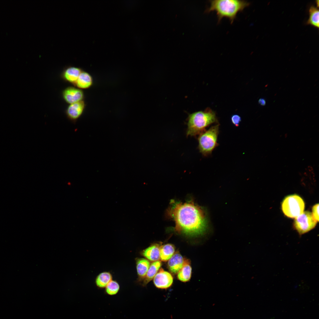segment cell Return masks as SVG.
I'll use <instances>...</instances> for the list:
<instances>
[{"label":"cell","mask_w":319,"mask_h":319,"mask_svg":"<svg viewBox=\"0 0 319 319\" xmlns=\"http://www.w3.org/2000/svg\"><path fill=\"white\" fill-rule=\"evenodd\" d=\"M167 213L175 222V231L179 234L195 236L205 230L206 222L204 212L191 201L185 203L172 201Z\"/></svg>","instance_id":"6da1fadb"},{"label":"cell","mask_w":319,"mask_h":319,"mask_svg":"<svg viewBox=\"0 0 319 319\" xmlns=\"http://www.w3.org/2000/svg\"><path fill=\"white\" fill-rule=\"evenodd\" d=\"M210 6L206 10L209 13L215 11L219 22L224 17L228 18L232 23L237 13L242 11L250 3L247 1L240 0H214L209 1Z\"/></svg>","instance_id":"7a4b0ae2"},{"label":"cell","mask_w":319,"mask_h":319,"mask_svg":"<svg viewBox=\"0 0 319 319\" xmlns=\"http://www.w3.org/2000/svg\"><path fill=\"white\" fill-rule=\"evenodd\" d=\"M187 121L186 134L191 136L200 135L207 127L218 122L215 112L209 108L189 114Z\"/></svg>","instance_id":"3957f363"},{"label":"cell","mask_w":319,"mask_h":319,"mask_svg":"<svg viewBox=\"0 0 319 319\" xmlns=\"http://www.w3.org/2000/svg\"><path fill=\"white\" fill-rule=\"evenodd\" d=\"M219 132V124H217L200 134L198 138V148L204 156L210 155L219 145L217 140Z\"/></svg>","instance_id":"277c9868"},{"label":"cell","mask_w":319,"mask_h":319,"mask_svg":"<svg viewBox=\"0 0 319 319\" xmlns=\"http://www.w3.org/2000/svg\"><path fill=\"white\" fill-rule=\"evenodd\" d=\"M281 208L284 213L287 217L295 218L303 212L305 204L300 196L296 194L292 195L284 199Z\"/></svg>","instance_id":"5b68a950"},{"label":"cell","mask_w":319,"mask_h":319,"mask_svg":"<svg viewBox=\"0 0 319 319\" xmlns=\"http://www.w3.org/2000/svg\"><path fill=\"white\" fill-rule=\"evenodd\" d=\"M317 222L312 213L305 211L295 218L294 225L298 233L302 235L314 228Z\"/></svg>","instance_id":"8992f818"},{"label":"cell","mask_w":319,"mask_h":319,"mask_svg":"<svg viewBox=\"0 0 319 319\" xmlns=\"http://www.w3.org/2000/svg\"><path fill=\"white\" fill-rule=\"evenodd\" d=\"M173 281V278L169 272L160 269L154 278L153 282L156 287L166 289L170 287Z\"/></svg>","instance_id":"52a82bcc"},{"label":"cell","mask_w":319,"mask_h":319,"mask_svg":"<svg viewBox=\"0 0 319 319\" xmlns=\"http://www.w3.org/2000/svg\"><path fill=\"white\" fill-rule=\"evenodd\" d=\"M62 94L64 100L69 104L82 101L84 98L83 91L73 87L66 88L63 90Z\"/></svg>","instance_id":"ba28073f"},{"label":"cell","mask_w":319,"mask_h":319,"mask_svg":"<svg viewBox=\"0 0 319 319\" xmlns=\"http://www.w3.org/2000/svg\"><path fill=\"white\" fill-rule=\"evenodd\" d=\"M85 106L82 100L69 104L65 111L67 118L72 122L75 123L82 113Z\"/></svg>","instance_id":"9c48e42d"},{"label":"cell","mask_w":319,"mask_h":319,"mask_svg":"<svg viewBox=\"0 0 319 319\" xmlns=\"http://www.w3.org/2000/svg\"><path fill=\"white\" fill-rule=\"evenodd\" d=\"M82 71L81 69L78 67L68 66L64 69L61 76L63 80L75 86Z\"/></svg>","instance_id":"30bf717a"},{"label":"cell","mask_w":319,"mask_h":319,"mask_svg":"<svg viewBox=\"0 0 319 319\" xmlns=\"http://www.w3.org/2000/svg\"><path fill=\"white\" fill-rule=\"evenodd\" d=\"M185 259L179 253H175L168 260V268L173 274H176L183 267Z\"/></svg>","instance_id":"8fae6325"},{"label":"cell","mask_w":319,"mask_h":319,"mask_svg":"<svg viewBox=\"0 0 319 319\" xmlns=\"http://www.w3.org/2000/svg\"><path fill=\"white\" fill-rule=\"evenodd\" d=\"M160 248L159 244H153L142 250L141 254L148 260L153 262L157 261L160 258Z\"/></svg>","instance_id":"7c38bea8"},{"label":"cell","mask_w":319,"mask_h":319,"mask_svg":"<svg viewBox=\"0 0 319 319\" xmlns=\"http://www.w3.org/2000/svg\"><path fill=\"white\" fill-rule=\"evenodd\" d=\"M136 268L139 281H142L145 276L150 265L148 260L144 258L136 259Z\"/></svg>","instance_id":"4fadbf2b"},{"label":"cell","mask_w":319,"mask_h":319,"mask_svg":"<svg viewBox=\"0 0 319 319\" xmlns=\"http://www.w3.org/2000/svg\"><path fill=\"white\" fill-rule=\"evenodd\" d=\"M161 265V262L159 261H154L150 264L146 274L142 280V286H146L154 278L159 270Z\"/></svg>","instance_id":"5bb4252c"},{"label":"cell","mask_w":319,"mask_h":319,"mask_svg":"<svg viewBox=\"0 0 319 319\" xmlns=\"http://www.w3.org/2000/svg\"><path fill=\"white\" fill-rule=\"evenodd\" d=\"M192 268L188 260L185 259L183 267L177 273L178 279L180 281L186 282L191 277Z\"/></svg>","instance_id":"9a60e30c"},{"label":"cell","mask_w":319,"mask_h":319,"mask_svg":"<svg viewBox=\"0 0 319 319\" xmlns=\"http://www.w3.org/2000/svg\"><path fill=\"white\" fill-rule=\"evenodd\" d=\"M92 82L91 76L87 73L82 71L74 86L80 89H87L91 86Z\"/></svg>","instance_id":"2e32d148"},{"label":"cell","mask_w":319,"mask_h":319,"mask_svg":"<svg viewBox=\"0 0 319 319\" xmlns=\"http://www.w3.org/2000/svg\"><path fill=\"white\" fill-rule=\"evenodd\" d=\"M175 250L174 246L171 244H167L160 246V259L163 261H168L175 253Z\"/></svg>","instance_id":"e0dca14e"},{"label":"cell","mask_w":319,"mask_h":319,"mask_svg":"<svg viewBox=\"0 0 319 319\" xmlns=\"http://www.w3.org/2000/svg\"><path fill=\"white\" fill-rule=\"evenodd\" d=\"M112 280V276L110 273L104 271L100 273L97 276L95 283L97 287L102 289L105 288Z\"/></svg>","instance_id":"ac0fdd59"},{"label":"cell","mask_w":319,"mask_h":319,"mask_svg":"<svg viewBox=\"0 0 319 319\" xmlns=\"http://www.w3.org/2000/svg\"><path fill=\"white\" fill-rule=\"evenodd\" d=\"M319 9L313 6H311L309 10V18L306 24L312 25L318 28L319 26Z\"/></svg>","instance_id":"d6986e66"},{"label":"cell","mask_w":319,"mask_h":319,"mask_svg":"<svg viewBox=\"0 0 319 319\" xmlns=\"http://www.w3.org/2000/svg\"><path fill=\"white\" fill-rule=\"evenodd\" d=\"M105 288V292L107 294L110 295H114L118 292L120 287L119 284L116 281L112 280Z\"/></svg>","instance_id":"ffe728a7"},{"label":"cell","mask_w":319,"mask_h":319,"mask_svg":"<svg viewBox=\"0 0 319 319\" xmlns=\"http://www.w3.org/2000/svg\"><path fill=\"white\" fill-rule=\"evenodd\" d=\"M231 120L234 125L236 127H238L241 121V118L239 115L234 114L231 116Z\"/></svg>","instance_id":"44dd1931"},{"label":"cell","mask_w":319,"mask_h":319,"mask_svg":"<svg viewBox=\"0 0 319 319\" xmlns=\"http://www.w3.org/2000/svg\"><path fill=\"white\" fill-rule=\"evenodd\" d=\"M312 214L314 217L317 222L319 220V205L318 204L314 205L312 208Z\"/></svg>","instance_id":"7402d4cb"},{"label":"cell","mask_w":319,"mask_h":319,"mask_svg":"<svg viewBox=\"0 0 319 319\" xmlns=\"http://www.w3.org/2000/svg\"><path fill=\"white\" fill-rule=\"evenodd\" d=\"M258 102L259 104L262 106H264L266 104V101L263 98H260L258 101Z\"/></svg>","instance_id":"603a6c76"}]
</instances>
